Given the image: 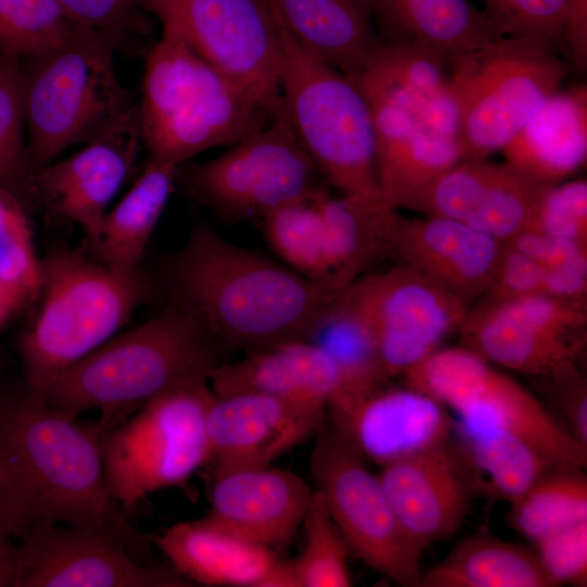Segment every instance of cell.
<instances>
[{"instance_id": "cell-35", "label": "cell", "mask_w": 587, "mask_h": 587, "mask_svg": "<svg viewBox=\"0 0 587 587\" xmlns=\"http://www.w3.org/2000/svg\"><path fill=\"white\" fill-rule=\"evenodd\" d=\"M552 185L538 182L507 162L487 161L466 224L507 243L532 229L542 198Z\"/></svg>"}, {"instance_id": "cell-23", "label": "cell", "mask_w": 587, "mask_h": 587, "mask_svg": "<svg viewBox=\"0 0 587 587\" xmlns=\"http://www.w3.org/2000/svg\"><path fill=\"white\" fill-rule=\"evenodd\" d=\"M308 341L330 358L338 373L339 390L326 411L333 423L342 421L361 400L387 385L361 278L330 302Z\"/></svg>"}, {"instance_id": "cell-41", "label": "cell", "mask_w": 587, "mask_h": 587, "mask_svg": "<svg viewBox=\"0 0 587 587\" xmlns=\"http://www.w3.org/2000/svg\"><path fill=\"white\" fill-rule=\"evenodd\" d=\"M27 213L18 198L0 188V279L25 302L40 289V259Z\"/></svg>"}, {"instance_id": "cell-4", "label": "cell", "mask_w": 587, "mask_h": 587, "mask_svg": "<svg viewBox=\"0 0 587 587\" xmlns=\"http://www.w3.org/2000/svg\"><path fill=\"white\" fill-rule=\"evenodd\" d=\"M155 294L140 267L104 264L65 245L40 259V307L21 340L26 396L45 402L49 383L123 327Z\"/></svg>"}, {"instance_id": "cell-12", "label": "cell", "mask_w": 587, "mask_h": 587, "mask_svg": "<svg viewBox=\"0 0 587 587\" xmlns=\"http://www.w3.org/2000/svg\"><path fill=\"white\" fill-rule=\"evenodd\" d=\"M315 434L311 473L349 551L384 577L419 587L423 552L402 528L377 475L327 414Z\"/></svg>"}, {"instance_id": "cell-55", "label": "cell", "mask_w": 587, "mask_h": 587, "mask_svg": "<svg viewBox=\"0 0 587 587\" xmlns=\"http://www.w3.org/2000/svg\"><path fill=\"white\" fill-rule=\"evenodd\" d=\"M0 400H1V398H0Z\"/></svg>"}, {"instance_id": "cell-42", "label": "cell", "mask_w": 587, "mask_h": 587, "mask_svg": "<svg viewBox=\"0 0 587 587\" xmlns=\"http://www.w3.org/2000/svg\"><path fill=\"white\" fill-rule=\"evenodd\" d=\"M485 14L500 36L559 52L565 47L567 0H483Z\"/></svg>"}, {"instance_id": "cell-24", "label": "cell", "mask_w": 587, "mask_h": 587, "mask_svg": "<svg viewBox=\"0 0 587 587\" xmlns=\"http://www.w3.org/2000/svg\"><path fill=\"white\" fill-rule=\"evenodd\" d=\"M215 396L258 392L327 408L339 390L330 358L308 340H294L221 363L209 379Z\"/></svg>"}, {"instance_id": "cell-48", "label": "cell", "mask_w": 587, "mask_h": 587, "mask_svg": "<svg viewBox=\"0 0 587 587\" xmlns=\"http://www.w3.org/2000/svg\"><path fill=\"white\" fill-rule=\"evenodd\" d=\"M505 245L528 255L545 268L554 267L587 252V246L558 238L540 230H526Z\"/></svg>"}, {"instance_id": "cell-13", "label": "cell", "mask_w": 587, "mask_h": 587, "mask_svg": "<svg viewBox=\"0 0 587 587\" xmlns=\"http://www.w3.org/2000/svg\"><path fill=\"white\" fill-rule=\"evenodd\" d=\"M165 30L248 92L275 118L283 112L280 36L266 0H142Z\"/></svg>"}, {"instance_id": "cell-25", "label": "cell", "mask_w": 587, "mask_h": 587, "mask_svg": "<svg viewBox=\"0 0 587 587\" xmlns=\"http://www.w3.org/2000/svg\"><path fill=\"white\" fill-rule=\"evenodd\" d=\"M150 540L193 585L263 587L280 560L275 550L232 533L207 516L176 523Z\"/></svg>"}, {"instance_id": "cell-27", "label": "cell", "mask_w": 587, "mask_h": 587, "mask_svg": "<svg viewBox=\"0 0 587 587\" xmlns=\"http://www.w3.org/2000/svg\"><path fill=\"white\" fill-rule=\"evenodd\" d=\"M302 48L355 79L382 41L363 0H266Z\"/></svg>"}, {"instance_id": "cell-11", "label": "cell", "mask_w": 587, "mask_h": 587, "mask_svg": "<svg viewBox=\"0 0 587 587\" xmlns=\"http://www.w3.org/2000/svg\"><path fill=\"white\" fill-rule=\"evenodd\" d=\"M403 377L457 417L509 430L554 464L587 467V449L535 394L462 345L438 349Z\"/></svg>"}, {"instance_id": "cell-31", "label": "cell", "mask_w": 587, "mask_h": 587, "mask_svg": "<svg viewBox=\"0 0 587 587\" xmlns=\"http://www.w3.org/2000/svg\"><path fill=\"white\" fill-rule=\"evenodd\" d=\"M453 438L475 495L509 503L553 465L535 447L503 428L457 417Z\"/></svg>"}, {"instance_id": "cell-37", "label": "cell", "mask_w": 587, "mask_h": 587, "mask_svg": "<svg viewBox=\"0 0 587 587\" xmlns=\"http://www.w3.org/2000/svg\"><path fill=\"white\" fill-rule=\"evenodd\" d=\"M314 193L265 214L261 228L266 243L286 265L333 292H340L329 266L322 218Z\"/></svg>"}, {"instance_id": "cell-2", "label": "cell", "mask_w": 587, "mask_h": 587, "mask_svg": "<svg viewBox=\"0 0 587 587\" xmlns=\"http://www.w3.org/2000/svg\"><path fill=\"white\" fill-rule=\"evenodd\" d=\"M164 275L170 301L198 320L223 352L308 340L339 294L202 223L192 226Z\"/></svg>"}, {"instance_id": "cell-45", "label": "cell", "mask_w": 587, "mask_h": 587, "mask_svg": "<svg viewBox=\"0 0 587 587\" xmlns=\"http://www.w3.org/2000/svg\"><path fill=\"white\" fill-rule=\"evenodd\" d=\"M533 544L554 586L587 585V521L555 530Z\"/></svg>"}, {"instance_id": "cell-53", "label": "cell", "mask_w": 587, "mask_h": 587, "mask_svg": "<svg viewBox=\"0 0 587 587\" xmlns=\"http://www.w3.org/2000/svg\"><path fill=\"white\" fill-rule=\"evenodd\" d=\"M25 300L0 279V326L21 308Z\"/></svg>"}, {"instance_id": "cell-43", "label": "cell", "mask_w": 587, "mask_h": 587, "mask_svg": "<svg viewBox=\"0 0 587 587\" xmlns=\"http://www.w3.org/2000/svg\"><path fill=\"white\" fill-rule=\"evenodd\" d=\"M74 24L103 33L117 49L135 52L145 49L151 32L142 0H53Z\"/></svg>"}, {"instance_id": "cell-15", "label": "cell", "mask_w": 587, "mask_h": 587, "mask_svg": "<svg viewBox=\"0 0 587 587\" xmlns=\"http://www.w3.org/2000/svg\"><path fill=\"white\" fill-rule=\"evenodd\" d=\"M172 565L138 561L101 528L52 525L18 538L13 587H190Z\"/></svg>"}, {"instance_id": "cell-22", "label": "cell", "mask_w": 587, "mask_h": 587, "mask_svg": "<svg viewBox=\"0 0 587 587\" xmlns=\"http://www.w3.org/2000/svg\"><path fill=\"white\" fill-rule=\"evenodd\" d=\"M333 424L365 460L383 466L448 439L454 419L434 397L405 384L378 388Z\"/></svg>"}, {"instance_id": "cell-38", "label": "cell", "mask_w": 587, "mask_h": 587, "mask_svg": "<svg viewBox=\"0 0 587 587\" xmlns=\"http://www.w3.org/2000/svg\"><path fill=\"white\" fill-rule=\"evenodd\" d=\"M21 59L0 50V188L29 211L37 205L27 143Z\"/></svg>"}, {"instance_id": "cell-20", "label": "cell", "mask_w": 587, "mask_h": 587, "mask_svg": "<svg viewBox=\"0 0 587 587\" xmlns=\"http://www.w3.org/2000/svg\"><path fill=\"white\" fill-rule=\"evenodd\" d=\"M312 494L300 476L271 464L215 471L207 517L277 551L302 524Z\"/></svg>"}, {"instance_id": "cell-8", "label": "cell", "mask_w": 587, "mask_h": 587, "mask_svg": "<svg viewBox=\"0 0 587 587\" xmlns=\"http://www.w3.org/2000/svg\"><path fill=\"white\" fill-rule=\"evenodd\" d=\"M214 397L209 380L189 383L102 434L107 484L125 514L151 492L186 487L210 461L205 419Z\"/></svg>"}, {"instance_id": "cell-34", "label": "cell", "mask_w": 587, "mask_h": 587, "mask_svg": "<svg viewBox=\"0 0 587 587\" xmlns=\"http://www.w3.org/2000/svg\"><path fill=\"white\" fill-rule=\"evenodd\" d=\"M452 60L411 45L382 42L354 80L366 99L387 102L415 115L451 88Z\"/></svg>"}, {"instance_id": "cell-26", "label": "cell", "mask_w": 587, "mask_h": 587, "mask_svg": "<svg viewBox=\"0 0 587 587\" xmlns=\"http://www.w3.org/2000/svg\"><path fill=\"white\" fill-rule=\"evenodd\" d=\"M367 101L375 128L379 189L392 207L403 208L434 178L466 160L461 143L430 135L407 110Z\"/></svg>"}, {"instance_id": "cell-17", "label": "cell", "mask_w": 587, "mask_h": 587, "mask_svg": "<svg viewBox=\"0 0 587 587\" xmlns=\"http://www.w3.org/2000/svg\"><path fill=\"white\" fill-rule=\"evenodd\" d=\"M141 142L137 105L79 152L39 168L33 176L37 204L79 225L89 245L136 162Z\"/></svg>"}, {"instance_id": "cell-16", "label": "cell", "mask_w": 587, "mask_h": 587, "mask_svg": "<svg viewBox=\"0 0 587 587\" xmlns=\"http://www.w3.org/2000/svg\"><path fill=\"white\" fill-rule=\"evenodd\" d=\"M384 370L389 379L440 349L460 329L469 304L413 268L362 277Z\"/></svg>"}, {"instance_id": "cell-5", "label": "cell", "mask_w": 587, "mask_h": 587, "mask_svg": "<svg viewBox=\"0 0 587 587\" xmlns=\"http://www.w3.org/2000/svg\"><path fill=\"white\" fill-rule=\"evenodd\" d=\"M162 30L146 53L138 103L149 157L179 165L207 149L232 146L274 120L182 38Z\"/></svg>"}, {"instance_id": "cell-19", "label": "cell", "mask_w": 587, "mask_h": 587, "mask_svg": "<svg viewBox=\"0 0 587 587\" xmlns=\"http://www.w3.org/2000/svg\"><path fill=\"white\" fill-rule=\"evenodd\" d=\"M326 409L258 394L214 397L205 419L210 461L216 471L270 465L315 434Z\"/></svg>"}, {"instance_id": "cell-46", "label": "cell", "mask_w": 587, "mask_h": 587, "mask_svg": "<svg viewBox=\"0 0 587 587\" xmlns=\"http://www.w3.org/2000/svg\"><path fill=\"white\" fill-rule=\"evenodd\" d=\"M558 412V421L587 449V389L577 366L538 385Z\"/></svg>"}, {"instance_id": "cell-49", "label": "cell", "mask_w": 587, "mask_h": 587, "mask_svg": "<svg viewBox=\"0 0 587 587\" xmlns=\"http://www.w3.org/2000/svg\"><path fill=\"white\" fill-rule=\"evenodd\" d=\"M541 292L565 301L586 303L587 252L546 268Z\"/></svg>"}, {"instance_id": "cell-39", "label": "cell", "mask_w": 587, "mask_h": 587, "mask_svg": "<svg viewBox=\"0 0 587 587\" xmlns=\"http://www.w3.org/2000/svg\"><path fill=\"white\" fill-rule=\"evenodd\" d=\"M305 544L294 560L301 587H349V548L320 490H313L302 521Z\"/></svg>"}, {"instance_id": "cell-36", "label": "cell", "mask_w": 587, "mask_h": 587, "mask_svg": "<svg viewBox=\"0 0 587 587\" xmlns=\"http://www.w3.org/2000/svg\"><path fill=\"white\" fill-rule=\"evenodd\" d=\"M587 521L585 469L553 465L510 503L508 524L532 542L566 526Z\"/></svg>"}, {"instance_id": "cell-18", "label": "cell", "mask_w": 587, "mask_h": 587, "mask_svg": "<svg viewBox=\"0 0 587 587\" xmlns=\"http://www.w3.org/2000/svg\"><path fill=\"white\" fill-rule=\"evenodd\" d=\"M377 477L402 528L422 552L460 528L475 495L453 434L380 466Z\"/></svg>"}, {"instance_id": "cell-47", "label": "cell", "mask_w": 587, "mask_h": 587, "mask_svg": "<svg viewBox=\"0 0 587 587\" xmlns=\"http://www.w3.org/2000/svg\"><path fill=\"white\" fill-rule=\"evenodd\" d=\"M545 267L538 262L503 245L491 283L485 295L489 301H505L541 292Z\"/></svg>"}, {"instance_id": "cell-52", "label": "cell", "mask_w": 587, "mask_h": 587, "mask_svg": "<svg viewBox=\"0 0 587 587\" xmlns=\"http://www.w3.org/2000/svg\"><path fill=\"white\" fill-rule=\"evenodd\" d=\"M16 545H0V587H13Z\"/></svg>"}, {"instance_id": "cell-29", "label": "cell", "mask_w": 587, "mask_h": 587, "mask_svg": "<svg viewBox=\"0 0 587 587\" xmlns=\"http://www.w3.org/2000/svg\"><path fill=\"white\" fill-rule=\"evenodd\" d=\"M325 247L336 288L345 290L382 259L394 254L400 214L382 193L317 195Z\"/></svg>"}, {"instance_id": "cell-7", "label": "cell", "mask_w": 587, "mask_h": 587, "mask_svg": "<svg viewBox=\"0 0 587 587\" xmlns=\"http://www.w3.org/2000/svg\"><path fill=\"white\" fill-rule=\"evenodd\" d=\"M277 24L283 114L296 137L340 195L382 193L365 95L354 79L308 52Z\"/></svg>"}, {"instance_id": "cell-33", "label": "cell", "mask_w": 587, "mask_h": 587, "mask_svg": "<svg viewBox=\"0 0 587 587\" xmlns=\"http://www.w3.org/2000/svg\"><path fill=\"white\" fill-rule=\"evenodd\" d=\"M419 587H555L534 549L479 533L422 574Z\"/></svg>"}, {"instance_id": "cell-6", "label": "cell", "mask_w": 587, "mask_h": 587, "mask_svg": "<svg viewBox=\"0 0 587 587\" xmlns=\"http://www.w3.org/2000/svg\"><path fill=\"white\" fill-rule=\"evenodd\" d=\"M116 42L78 26L62 43L23 58L22 93L34 174L76 143H88L138 105L118 79Z\"/></svg>"}, {"instance_id": "cell-21", "label": "cell", "mask_w": 587, "mask_h": 587, "mask_svg": "<svg viewBox=\"0 0 587 587\" xmlns=\"http://www.w3.org/2000/svg\"><path fill=\"white\" fill-rule=\"evenodd\" d=\"M503 245L462 221L400 216L392 255L469 304L488 289Z\"/></svg>"}, {"instance_id": "cell-54", "label": "cell", "mask_w": 587, "mask_h": 587, "mask_svg": "<svg viewBox=\"0 0 587 587\" xmlns=\"http://www.w3.org/2000/svg\"><path fill=\"white\" fill-rule=\"evenodd\" d=\"M13 535L11 528V522L8 511V505L0 482V545H8L13 542Z\"/></svg>"}, {"instance_id": "cell-50", "label": "cell", "mask_w": 587, "mask_h": 587, "mask_svg": "<svg viewBox=\"0 0 587 587\" xmlns=\"http://www.w3.org/2000/svg\"><path fill=\"white\" fill-rule=\"evenodd\" d=\"M567 3L565 49L574 65L585 71L587 66V0H567Z\"/></svg>"}, {"instance_id": "cell-10", "label": "cell", "mask_w": 587, "mask_h": 587, "mask_svg": "<svg viewBox=\"0 0 587 587\" xmlns=\"http://www.w3.org/2000/svg\"><path fill=\"white\" fill-rule=\"evenodd\" d=\"M283 112L202 163L178 165L176 180L222 221L261 220L324 185Z\"/></svg>"}, {"instance_id": "cell-44", "label": "cell", "mask_w": 587, "mask_h": 587, "mask_svg": "<svg viewBox=\"0 0 587 587\" xmlns=\"http://www.w3.org/2000/svg\"><path fill=\"white\" fill-rule=\"evenodd\" d=\"M532 229L587 246L586 179H565L550 186Z\"/></svg>"}, {"instance_id": "cell-3", "label": "cell", "mask_w": 587, "mask_h": 587, "mask_svg": "<svg viewBox=\"0 0 587 587\" xmlns=\"http://www.w3.org/2000/svg\"><path fill=\"white\" fill-rule=\"evenodd\" d=\"M222 353L207 328L168 300L160 313L55 376L43 400L72 417L98 411L96 424L104 434L159 396L209 380Z\"/></svg>"}, {"instance_id": "cell-30", "label": "cell", "mask_w": 587, "mask_h": 587, "mask_svg": "<svg viewBox=\"0 0 587 587\" xmlns=\"http://www.w3.org/2000/svg\"><path fill=\"white\" fill-rule=\"evenodd\" d=\"M382 42L454 58L501 37L467 0H363Z\"/></svg>"}, {"instance_id": "cell-9", "label": "cell", "mask_w": 587, "mask_h": 587, "mask_svg": "<svg viewBox=\"0 0 587 587\" xmlns=\"http://www.w3.org/2000/svg\"><path fill=\"white\" fill-rule=\"evenodd\" d=\"M567 72L557 52L503 36L454 57L451 82L466 160L501 151L559 90Z\"/></svg>"}, {"instance_id": "cell-40", "label": "cell", "mask_w": 587, "mask_h": 587, "mask_svg": "<svg viewBox=\"0 0 587 587\" xmlns=\"http://www.w3.org/2000/svg\"><path fill=\"white\" fill-rule=\"evenodd\" d=\"M77 27L53 0H0V50L20 59L59 46Z\"/></svg>"}, {"instance_id": "cell-14", "label": "cell", "mask_w": 587, "mask_h": 587, "mask_svg": "<svg viewBox=\"0 0 587 587\" xmlns=\"http://www.w3.org/2000/svg\"><path fill=\"white\" fill-rule=\"evenodd\" d=\"M583 323L580 308L538 292L486 300L469 309L459 330L462 346L539 385L577 365L586 341L585 332L578 330Z\"/></svg>"}, {"instance_id": "cell-1", "label": "cell", "mask_w": 587, "mask_h": 587, "mask_svg": "<svg viewBox=\"0 0 587 587\" xmlns=\"http://www.w3.org/2000/svg\"><path fill=\"white\" fill-rule=\"evenodd\" d=\"M101 437L96 422L80 423L26 395L0 400V482L13 538L64 524L110 530L136 557L147 550L150 537L110 492Z\"/></svg>"}, {"instance_id": "cell-32", "label": "cell", "mask_w": 587, "mask_h": 587, "mask_svg": "<svg viewBox=\"0 0 587 587\" xmlns=\"http://www.w3.org/2000/svg\"><path fill=\"white\" fill-rule=\"evenodd\" d=\"M178 165L149 157L122 200L101 221L88 246L90 255L113 266L140 265L149 239L164 211L176 182Z\"/></svg>"}, {"instance_id": "cell-28", "label": "cell", "mask_w": 587, "mask_h": 587, "mask_svg": "<svg viewBox=\"0 0 587 587\" xmlns=\"http://www.w3.org/2000/svg\"><path fill=\"white\" fill-rule=\"evenodd\" d=\"M504 162L547 185L565 180L587 159V89L555 91L501 150Z\"/></svg>"}, {"instance_id": "cell-51", "label": "cell", "mask_w": 587, "mask_h": 587, "mask_svg": "<svg viewBox=\"0 0 587 587\" xmlns=\"http://www.w3.org/2000/svg\"><path fill=\"white\" fill-rule=\"evenodd\" d=\"M263 587H301L294 560H279L264 580Z\"/></svg>"}]
</instances>
